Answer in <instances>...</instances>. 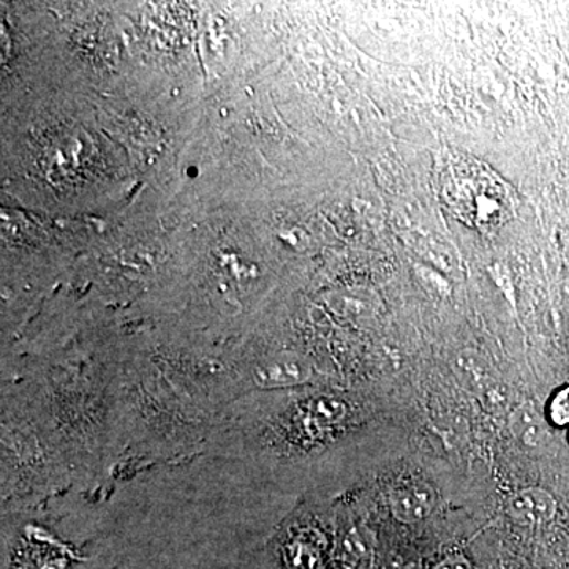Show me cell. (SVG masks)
<instances>
[{"label": "cell", "mask_w": 569, "mask_h": 569, "mask_svg": "<svg viewBox=\"0 0 569 569\" xmlns=\"http://www.w3.org/2000/svg\"><path fill=\"white\" fill-rule=\"evenodd\" d=\"M69 473L61 447L34 405L3 403V489L9 497L45 495Z\"/></svg>", "instance_id": "cell-1"}, {"label": "cell", "mask_w": 569, "mask_h": 569, "mask_svg": "<svg viewBox=\"0 0 569 569\" xmlns=\"http://www.w3.org/2000/svg\"><path fill=\"white\" fill-rule=\"evenodd\" d=\"M440 193L451 214L480 230L500 226L514 215L512 190L480 161H453Z\"/></svg>", "instance_id": "cell-2"}, {"label": "cell", "mask_w": 569, "mask_h": 569, "mask_svg": "<svg viewBox=\"0 0 569 569\" xmlns=\"http://www.w3.org/2000/svg\"><path fill=\"white\" fill-rule=\"evenodd\" d=\"M439 503V494L422 481L400 484L389 495V509L402 524H418L428 519Z\"/></svg>", "instance_id": "cell-3"}, {"label": "cell", "mask_w": 569, "mask_h": 569, "mask_svg": "<svg viewBox=\"0 0 569 569\" xmlns=\"http://www.w3.org/2000/svg\"><path fill=\"white\" fill-rule=\"evenodd\" d=\"M557 500L550 492L541 487H528L514 494L506 505V513L514 523L541 525L557 516Z\"/></svg>", "instance_id": "cell-4"}, {"label": "cell", "mask_w": 569, "mask_h": 569, "mask_svg": "<svg viewBox=\"0 0 569 569\" xmlns=\"http://www.w3.org/2000/svg\"><path fill=\"white\" fill-rule=\"evenodd\" d=\"M310 378L307 367L296 361H281L266 369L255 370L253 381L256 389L296 388L307 383Z\"/></svg>", "instance_id": "cell-5"}, {"label": "cell", "mask_w": 569, "mask_h": 569, "mask_svg": "<svg viewBox=\"0 0 569 569\" xmlns=\"http://www.w3.org/2000/svg\"><path fill=\"white\" fill-rule=\"evenodd\" d=\"M512 431L527 446H536L545 435V422L530 407H520L513 413Z\"/></svg>", "instance_id": "cell-6"}, {"label": "cell", "mask_w": 569, "mask_h": 569, "mask_svg": "<svg viewBox=\"0 0 569 569\" xmlns=\"http://www.w3.org/2000/svg\"><path fill=\"white\" fill-rule=\"evenodd\" d=\"M546 420L554 428H569V384L558 388L546 407Z\"/></svg>", "instance_id": "cell-7"}, {"label": "cell", "mask_w": 569, "mask_h": 569, "mask_svg": "<svg viewBox=\"0 0 569 569\" xmlns=\"http://www.w3.org/2000/svg\"><path fill=\"white\" fill-rule=\"evenodd\" d=\"M433 569H473V567L467 557L450 556L439 561Z\"/></svg>", "instance_id": "cell-8"}]
</instances>
